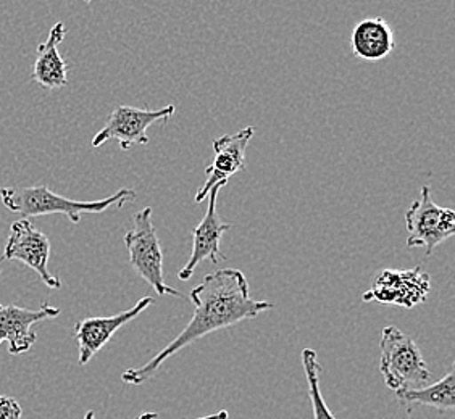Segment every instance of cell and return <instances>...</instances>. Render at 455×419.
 I'll return each mask as SVG.
<instances>
[{"label":"cell","mask_w":455,"mask_h":419,"mask_svg":"<svg viewBox=\"0 0 455 419\" xmlns=\"http://www.w3.org/2000/svg\"><path fill=\"white\" fill-rule=\"evenodd\" d=\"M191 302L194 313L189 324L146 365L124 371L122 375L124 384L148 383L158 368L180 350L201 341L212 332L236 326L245 320H254L263 312L275 308V304L251 297L244 273L236 268H223L207 274L201 284L191 290Z\"/></svg>","instance_id":"obj_1"},{"label":"cell","mask_w":455,"mask_h":419,"mask_svg":"<svg viewBox=\"0 0 455 419\" xmlns=\"http://www.w3.org/2000/svg\"><path fill=\"white\" fill-rule=\"evenodd\" d=\"M2 203L12 211L28 217H44L61 213L68 217L73 225H78L83 213H102L112 207H123L136 199V191L124 187L122 191L102 201H71L52 193L47 186H35L25 189L4 187L0 189Z\"/></svg>","instance_id":"obj_2"},{"label":"cell","mask_w":455,"mask_h":419,"mask_svg":"<svg viewBox=\"0 0 455 419\" xmlns=\"http://www.w3.org/2000/svg\"><path fill=\"white\" fill-rule=\"evenodd\" d=\"M379 373L395 393L425 387L433 377L417 342L395 326H386L381 332Z\"/></svg>","instance_id":"obj_3"},{"label":"cell","mask_w":455,"mask_h":419,"mask_svg":"<svg viewBox=\"0 0 455 419\" xmlns=\"http://www.w3.org/2000/svg\"><path fill=\"white\" fill-rule=\"evenodd\" d=\"M124 245L130 254V263L142 280L157 292L158 296L183 298V294L170 288L164 280V252L152 223V209L138 211L132 217V227L124 234Z\"/></svg>","instance_id":"obj_4"},{"label":"cell","mask_w":455,"mask_h":419,"mask_svg":"<svg viewBox=\"0 0 455 419\" xmlns=\"http://www.w3.org/2000/svg\"><path fill=\"white\" fill-rule=\"evenodd\" d=\"M405 225L409 231L407 247H425V254L429 257L441 242L454 236V210L438 207L431 199V189L423 186L420 197L405 213Z\"/></svg>","instance_id":"obj_5"},{"label":"cell","mask_w":455,"mask_h":419,"mask_svg":"<svg viewBox=\"0 0 455 419\" xmlns=\"http://www.w3.org/2000/svg\"><path fill=\"white\" fill-rule=\"evenodd\" d=\"M175 115V105H167L158 110L134 108L128 105L116 107L108 116L106 126L97 132L91 146L99 149L107 140H118L120 149L130 150L132 146H148V130L154 123L167 122Z\"/></svg>","instance_id":"obj_6"},{"label":"cell","mask_w":455,"mask_h":419,"mask_svg":"<svg viewBox=\"0 0 455 419\" xmlns=\"http://www.w3.org/2000/svg\"><path fill=\"white\" fill-rule=\"evenodd\" d=\"M429 290V274L421 268L383 270L375 276L371 288L362 296V300L378 302L379 305L413 308L427 300Z\"/></svg>","instance_id":"obj_7"},{"label":"cell","mask_w":455,"mask_h":419,"mask_svg":"<svg viewBox=\"0 0 455 419\" xmlns=\"http://www.w3.org/2000/svg\"><path fill=\"white\" fill-rule=\"evenodd\" d=\"M51 241L36 229L28 218L18 219L10 226L9 241L4 249L2 260L23 262L41 278L47 288L60 289L61 282L49 271Z\"/></svg>","instance_id":"obj_8"},{"label":"cell","mask_w":455,"mask_h":419,"mask_svg":"<svg viewBox=\"0 0 455 419\" xmlns=\"http://www.w3.org/2000/svg\"><path fill=\"white\" fill-rule=\"evenodd\" d=\"M225 187V184H215L209 193V207L204 215L201 223L196 226L193 233V252L183 270L178 273V278L188 281L193 278L194 271L204 260H211L213 265H219L227 257L221 252V237L231 229L229 223H223L217 213V201L219 194Z\"/></svg>","instance_id":"obj_9"},{"label":"cell","mask_w":455,"mask_h":419,"mask_svg":"<svg viewBox=\"0 0 455 419\" xmlns=\"http://www.w3.org/2000/svg\"><path fill=\"white\" fill-rule=\"evenodd\" d=\"M154 304V298H140L136 305L114 316H89L75 326V339L78 342L79 365H88L99 350L104 349L115 332L124 324L136 320L146 308Z\"/></svg>","instance_id":"obj_10"},{"label":"cell","mask_w":455,"mask_h":419,"mask_svg":"<svg viewBox=\"0 0 455 419\" xmlns=\"http://www.w3.org/2000/svg\"><path fill=\"white\" fill-rule=\"evenodd\" d=\"M254 138V128H244L236 134L231 136H221L219 139L213 140V152L215 160L207 170L205 175L207 179L196 194V202L201 203L209 197V193L215 184H225L231 176L236 175L239 171L245 170V149L251 139Z\"/></svg>","instance_id":"obj_11"},{"label":"cell","mask_w":455,"mask_h":419,"mask_svg":"<svg viewBox=\"0 0 455 419\" xmlns=\"http://www.w3.org/2000/svg\"><path fill=\"white\" fill-rule=\"evenodd\" d=\"M60 314L55 306L44 304L39 310H27L17 305L0 304V344L9 342L10 355L27 353L36 342L33 326Z\"/></svg>","instance_id":"obj_12"},{"label":"cell","mask_w":455,"mask_h":419,"mask_svg":"<svg viewBox=\"0 0 455 419\" xmlns=\"http://www.w3.org/2000/svg\"><path fill=\"white\" fill-rule=\"evenodd\" d=\"M65 36H67V27L59 21L53 25L45 43L37 45L31 79L41 88L52 91L68 84V78H67L68 65L59 52V45L63 43Z\"/></svg>","instance_id":"obj_13"},{"label":"cell","mask_w":455,"mask_h":419,"mask_svg":"<svg viewBox=\"0 0 455 419\" xmlns=\"http://www.w3.org/2000/svg\"><path fill=\"white\" fill-rule=\"evenodd\" d=\"M350 47L354 55L362 60H383L395 52V33L385 18H365L354 28Z\"/></svg>","instance_id":"obj_14"},{"label":"cell","mask_w":455,"mask_h":419,"mask_svg":"<svg viewBox=\"0 0 455 419\" xmlns=\"http://www.w3.org/2000/svg\"><path fill=\"white\" fill-rule=\"evenodd\" d=\"M407 411L411 407H431L439 411H451L455 408L454 369H451L436 384L425 385L420 389L403 391L395 393Z\"/></svg>","instance_id":"obj_15"},{"label":"cell","mask_w":455,"mask_h":419,"mask_svg":"<svg viewBox=\"0 0 455 419\" xmlns=\"http://www.w3.org/2000/svg\"><path fill=\"white\" fill-rule=\"evenodd\" d=\"M302 367L306 371L307 384H308V397L312 402L314 419H336L328 405L324 402L323 395L320 391V373L322 367L316 359V352L314 349L302 350Z\"/></svg>","instance_id":"obj_16"},{"label":"cell","mask_w":455,"mask_h":419,"mask_svg":"<svg viewBox=\"0 0 455 419\" xmlns=\"http://www.w3.org/2000/svg\"><path fill=\"white\" fill-rule=\"evenodd\" d=\"M23 410L17 399L9 395H0V419H21Z\"/></svg>","instance_id":"obj_17"},{"label":"cell","mask_w":455,"mask_h":419,"mask_svg":"<svg viewBox=\"0 0 455 419\" xmlns=\"http://www.w3.org/2000/svg\"><path fill=\"white\" fill-rule=\"evenodd\" d=\"M228 411L221 410L219 413H215V415H209V416H202V418L197 419H228ZM136 419H158L157 413H154V411H146V413H142Z\"/></svg>","instance_id":"obj_18"},{"label":"cell","mask_w":455,"mask_h":419,"mask_svg":"<svg viewBox=\"0 0 455 419\" xmlns=\"http://www.w3.org/2000/svg\"><path fill=\"white\" fill-rule=\"evenodd\" d=\"M96 418V413L94 411H88L86 415H84V419H94Z\"/></svg>","instance_id":"obj_19"},{"label":"cell","mask_w":455,"mask_h":419,"mask_svg":"<svg viewBox=\"0 0 455 419\" xmlns=\"http://www.w3.org/2000/svg\"><path fill=\"white\" fill-rule=\"evenodd\" d=\"M84 2H86V4H91V2H92V0H84Z\"/></svg>","instance_id":"obj_20"},{"label":"cell","mask_w":455,"mask_h":419,"mask_svg":"<svg viewBox=\"0 0 455 419\" xmlns=\"http://www.w3.org/2000/svg\"><path fill=\"white\" fill-rule=\"evenodd\" d=\"M0 273H2V270H0Z\"/></svg>","instance_id":"obj_21"}]
</instances>
